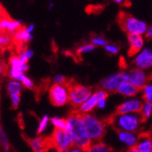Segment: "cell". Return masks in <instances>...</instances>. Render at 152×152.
<instances>
[{"label":"cell","instance_id":"cell-22","mask_svg":"<svg viewBox=\"0 0 152 152\" xmlns=\"http://www.w3.org/2000/svg\"><path fill=\"white\" fill-rule=\"evenodd\" d=\"M151 110H152V103L151 102H146L143 107H142V109L140 113V117H141V120H142V123L146 122L147 119L149 118L150 114H151Z\"/></svg>","mask_w":152,"mask_h":152},{"label":"cell","instance_id":"cell-34","mask_svg":"<svg viewBox=\"0 0 152 152\" xmlns=\"http://www.w3.org/2000/svg\"><path fill=\"white\" fill-rule=\"evenodd\" d=\"M1 140H2V144H3V146H4L5 150L7 151L9 146H8V142H7V137H6L5 133H4V130H3L2 128H1Z\"/></svg>","mask_w":152,"mask_h":152},{"label":"cell","instance_id":"cell-39","mask_svg":"<svg viewBox=\"0 0 152 152\" xmlns=\"http://www.w3.org/2000/svg\"><path fill=\"white\" fill-rule=\"evenodd\" d=\"M127 152H140L139 149H137L135 146H133V147H130L129 149H128V151Z\"/></svg>","mask_w":152,"mask_h":152},{"label":"cell","instance_id":"cell-26","mask_svg":"<svg viewBox=\"0 0 152 152\" xmlns=\"http://www.w3.org/2000/svg\"><path fill=\"white\" fill-rule=\"evenodd\" d=\"M143 99H145L147 102L152 103V85L146 86L143 88Z\"/></svg>","mask_w":152,"mask_h":152},{"label":"cell","instance_id":"cell-8","mask_svg":"<svg viewBox=\"0 0 152 152\" xmlns=\"http://www.w3.org/2000/svg\"><path fill=\"white\" fill-rule=\"evenodd\" d=\"M125 81H129V75L124 72H120L118 74L108 77L107 78H105L100 83V86L101 88L106 89L109 92H117L118 88Z\"/></svg>","mask_w":152,"mask_h":152},{"label":"cell","instance_id":"cell-5","mask_svg":"<svg viewBox=\"0 0 152 152\" xmlns=\"http://www.w3.org/2000/svg\"><path fill=\"white\" fill-rule=\"evenodd\" d=\"M81 118L90 140L94 142L100 141L106 134V130H105L106 125L104 124V122L99 120L96 117L89 114L82 113Z\"/></svg>","mask_w":152,"mask_h":152},{"label":"cell","instance_id":"cell-41","mask_svg":"<svg viewBox=\"0 0 152 152\" xmlns=\"http://www.w3.org/2000/svg\"><path fill=\"white\" fill-rule=\"evenodd\" d=\"M115 2H117V3H118V4H120V3H122L123 2V0H114Z\"/></svg>","mask_w":152,"mask_h":152},{"label":"cell","instance_id":"cell-9","mask_svg":"<svg viewBox=\"0 0 152 152\" xmlns=\"http://www.w3.org/2000/svg\"><path fill=\"white\" fill-rule=\"evenodd\" d=\"M23 25L18 20H14L7 11H5L3 6H1V21H0V27L1 32H9L11 34L16 33Z\"/></svg>","mask_w":152,"mask_h":152},{"label":"cell","instance_id":"cell-20","mask_svg":"<svg viewBox=\"0 0 152 152\" xmlns=\"http://www.w3.org/2000/svg\"><path fill=\"white\" fill-rule=\"evenodd\" d=\"M88 152H116L112 148L108 147L103 142L96 141L92 144Z\"/></svg>","mask_w":152,"mask_h":152},{"label":"cell","instance_id":"cell-11","mask_svg":"<svg viewBox=\"0 0 152 152\" xmlns=\"http://www.w3.org/2000/svg\"><path fill=\"white\" fill-rule=\"evenodd\" d=\"M9 65L11 66L9 75L12 78H16V79H19V77L23 75V71L26 70L28 68L27 64L22 61L19 55H17L15 53L9 58Z\"/></svg>","mask_w":152,"mask_h":152},{"label":"cell","instance_id":"cell-3","mask_svg":"<svg viewBox=\"0 0 152 152\" xmlns=\"http://www.w3.org/2000/svg\"><path fill=\"white\" fill-rule=\"evenodd\" d=\"M117 22L121 28L128 35H142L147 31V25L135 18L129 13L120 11L117 16Z\"/></svg>","mask_w":152,"mask_h":152},{"label":"cell","instance_id":"cell-31","mask_svg":"<svg viewBox=\"0 0 152 152\" xmlns=\"http://www.w3.org/2000/svg\"><path fill=\"white\" fill-rule=\"evenodd\" d=\"M11 99H12V107L14 109L18 108L19 101H20V94H14L11 95Z\"/></svg>","mask_w":152,"mask_h":152},{"label":"cell","instance_id":"cell-15","mask_svg":"<svg viewBox=\"0 0 152 152\" xmlns=\"http://www.w3.org/2000/svg\"><path fill=\"white\" fill-rule=\"evenodd\" d=\"M135 147L140 152H152V139L150 132H141L139 134Z\"/></svg>","mask_w":152,"mask_h":152},{"label":"cell","instance_id":"cell-37","mask_svg":"<svg viewBox=\"0 0 152 152\" xmlns=\"http://www.w3.org/2000/svg\"><path fill=\"white\" fill-rule=\"evenodd\" d=\"M119 66L121 68H127V63L125 61V58H124L123 57H121L119 58Z\"/></svg>","mask_w":152,"mask_h":152},{"label":"cell","instance_id":"cell-36","mask_svg":"<svg viewBox=\"0 0 152 152\" xmlns=\"http://www.w3.org/2000/svg\"><path fill=\"white\" fill-rule=\"evenodd\" d=\"M146 39L147 40H152V26L146 32Z\"/></svg>","mask_w":152,"mask_h":152},{"label":"cell","instance_id":"cell-16","mask_svg":"<svg viewBox=\"0 0 152 152\" xmlns=\"http://www.w3.org/2000/svg\"><path fill=\"white\" fill-rule=\"evenodd\" d=\"M128 40L130 47L128 51L129 58L134 57L140 51L143 47V38L140 35H128Z\"/></svg>","mask_w":152,"mask_h":152},{"label":"cell","instance_id":"cell-17","mask_svg":"<svg viewBox=\"0 0 152 152\" xmlns=\"http://www.w3.org/2000/svg\"><path fill=\"white\" fill-rule=\"evenodd\" d=\"M135 65L140 68H148L152 66V52L146 48L144 49L134 61Z\"/></svg>","mask_w":152,"mask_h":152},{"label":"cell","instance_id":"cell-27","mask_svg":"<svg viewBox=\"0 0 152 152\" xmlns=\"http://www.w3.org/2000/svg\"><path fill=\"white\" fill-rule=\"evenodd\" d=\"M104 9V6L100 5H89L86 7V12L88 14H99Z\"/></svg>","mask_w":152,"mask_h":152},{"label":"cell","instance_id":"cell-4","mask_svg":"<svg viewBox=\"0 0 152 152\" xmlns=\"http://www.w3.org/2000/svg\"><path fill=\"white\" fill-rule=\"evenodd\" d=\"M69 94V102L75 107L78 108L91 96V88L82 86L74 79H67L65 84Z\"/></svg>","mask_w":152,"mask_h":152},{"label":"cell","instance_id":"cell-6","mask_svg":"<svg viewBox=\"0 0 152 152\" xmlns=\"http://www.w3.org/2000/svg\"><path fill=\"white\" fill-rule=\"evenodd\" d=\"M50 137L54 145V148H56L58 152H67L74 147L72 137L66 129L56 128Z\"/></svg>","mask_w":152,"mask_h":152},{"label":"cell","instance_id":"cell-18","mask_svg":"<svg viewBox=\"0 0 152 152\" xmlns=\"http://www.w3.org/2000/svg\"><path fill=\"white\" fill-rule=\"evenodd\" d=\"M140 90H142V89L140 88H137L134 84H132L130 81H125L118 88L117 92L119 93V94H122L124 96H136L137 93L139 91H140Z\"/></svg>","mask_w":152,"mask_h":152},{"label":"cell","instance_id":"cell-25","mask_svg":"<svg viewBox=\"0 0 152 152\" xmlns=\"http://www.w3.org/2000/svg\"><path fill=\"white\" fill-rule=\"evenodd\" d=\"M51 122L53 123V125L56 128L61 129H66L67 119H66V118H52Z\"/></svg>","mask_w":152,"mask_h":152},{"label":"cell","instance_id":"cell-21","mask_svg":"<svg viewBox=\"0 0 152 152\" xmlns=\"http://www.w3.org/2000/svg\"><path fill=\"white\" fill-rule=\"evenodd\" d=\"M96 48V46L93 45V44H86V45H83L81 47H79L77 51H76V55L74 56V58H77V60L80 61L81 59V55L84 54V53H87V52H89V51H92Z\"/></svg>","mask_w":152,"mask_h":152},{"label":"cell","instance_id":"cell-30","mask_svg":"<svg viewBox=\"0 0 152 152\" xmlns=\"http://www.w3.org/2000/svg\"><path fill=\"white\" fill-rule=\"evenodd\" d=\"M48 116H45L42 120L40 121V124H39V128H38V130H37V133H41L45 130V129L47 128L48 126Z\"/></svg>","mask_w":152,"mask_h":152},{"label":"cell","instance_id":"cell-14","mask_svg":"<svg viewBox=\"0 0 152 152\" xmlns=\"http://www.w3.org/2000/svg\"><path fill=\"white\" fill-rule=\"evenodd\" d=\"M142 107H143L142 104L139 100H135V99L129 100L119 105L116 108L114 115H125L127 113H131V112H135V113L137 112L140 114L142 109Z\"/></svg>","mask_w":152,"mask_h":152},{"label":"cell","instance_id":"cell-40","mask_svg":"<svg viewBox=\"0 0 152 152\" xmlns=\"http://www.w3.org/2000/svg\"><path fill=\"white\" fill-rule=\"evenodd\" d=\"M105 100H106V99H101V100L99 102V104H98L99 107L102 108V107H105V103H106V101H105Z\"/></svg>","mask_w":152,"mask_h":152},{"label":"cell","instance_id":"cell-35","mask_svg":"<svg viewBox=\"0 0 152 152\" xmlns=\"http://www.w3.org/2000/svg\"><path fill=\"white\" fill-rule=\"evenodd\" d=\"M8 72V66L7 64H5L3 61L1 62V74L4 76H7Z\"/></svg>","mask_w":152,"mask_h":152},{"label":"cell","instance_id":"cell-33","mask_svg":"<svg viewBox=\"0 0 152 152\" xmlns=\"http://www.w3.org/2000/svg\"><path fill=\"white\" fill-rule=\"evenodd\" d=\"M66 81H67L66 77H65L64 76H61V75L56 76L54 77V82L56 83V84H63V85H65L66 83Z\"/></svg>","mask_w":152,"mask_h":152},{"label":"cell","instance_id":"cell-32","mask_svg":"<svg viewBox=\"0 0 152 152\" xmlns=\"http://www.w3.org/2000/svg\"><path fill=\"white\" fill-rule=\"evenodd\" d=\"M105 49H106L107 52H108V53H110V54H112V55L117 54V53L118 52V50H119V48H118V47L114 46V45H107L106 48H105Z\"/></svg>","mask_w":152,"mask_h":152},{"label":"cell","instance_id":"cell-12","mask_svg":"<svg viewBox=\"0 0 152 152\" xmlns=\"http://www.w3.org/2000/svg\"><path fill=\"white\" fill-rule=\"evenodd\" d=\"M129 81L132 83V84H134L137 88L143 89L146 87L147 83L148 81L152 80V73L147 75L141 69L137 68V69L130 70V72L129 74Z\"/></svg>","mask_w":152,"mask_h":152},{"label":"cell","instance_id":"cell-24","mask_svg":"<svg viewBox=\"0 0 152 152\" xmlns=\"http://www.w3.org/2000/svg\"><path fill=\"white\" fill-rule=\"evenodd\" d=\"M49 84H50V79L47 78V79H43L42 81L40 82V84L37 86V91H36V96L37 98L38 95H43V93L45 91H47V89L49 87Z\"/></svg>","mask_w":152,"mask_h":152},{"label":"cell","instance_id":"cell-2","mask_svg":"<svg viewBox=\"0 0 152 152\" xmlns=\"http://www.w3.org/2000/svg\"><path fill=\"white\" fill-rule=\"evenodd\" d=\"M105 125L111 126L116 131L132 132L137 129L140 124L142 123L140 115L125 114V115H110L103 119Z\"/></svg>","mask_w":152,"mask_h":152},{"label":"cell","instance_id":"cell-42","mask_svg":"<svg viewBox=\"0 0 152 152\" xmlns=\"http://www.w3.org/2000/svg\"><path fill=\"white\" fill-rule=\"evenodd\" d=\"M48 150H41V151H38V152H48Z\"/></svg>","mask_w":152,"mask_h":152},{"label":"cell","instance_id":"cell-1","mask_svg":"<svg viewBox=\"0 0 152 152\" xmlns=\"http://www.w3.org/2000/svg\"><path fill=\"white\" fill-rule=\"evenodd\" d=\"M81 115L82 112H80L77 109L71 110L66 118L67 123L66 130L71 135L74 147L84 150L85 152H88L93 143L87 133V130L82 121Z\"/></svg>","mask_w":152,"mask_h":152},{"label":"cell","instance_id":"cell-28","mask_svg":"<svg viewBox=\"0 0 152 152\" xmlns=\"http://www.w3.org/2000/svg\"><path fill=\"white\" fill-rule=\"evenodd\" d=\"M91 42L95 46H105L107 43L103 37H93L91 38Z\"/></svg>","mask_w":152,"mask_h":152},{"label":"cell","instance_id":"cell-23","mask_svg":"<svg viewBox=\"0 0 152 152\" xmlns=\"http://www.w3.org/2000/svg\"><path fill=\"white\" fill-rule=\"evenodd\" d=\"M21 85L16 81H10L7 85V92L11 95L14 94H20Z\"/></svg>","mask_w":152,"mask_h":152},{"label":"cell","instance_id":"cell-38","mask_svg":"<svg viewBox=\"0 0 152 152\" xmlns=\"http://www.w3.org/2000/svg\"><path fill=\"white\" fill-rule=\"evenodd\" d=\"M67 152H85V151H84V150H82V149H80V148H78L73 147V148H71L69 150H68Z\"/></svg>","mask_w":152,"mask_h":152},{"label":"cell","instance_id":"cell-10","mask_svg":"<svg viewBox=\"0 0 152 152\" xmlns=\"http://www.w3.org/2000/svg\"><path fill=\"white\" fill-rule=\"evenodd\" d=\"M23 137L35 152H38L41 150H49L51 148H54V145L50 137H35V139H30V137H25L24 135Z\"/></svg>","mask_w":152,"mask_h":152},{"label":"cell","instance_id":"cell-29","mask_svg":"<svg viewBox=\"0 0 152 152\" xmlns=\"http://www.w3.org/2000/svg\"><path fill=\"white\" fill-rule=\"evenodd\" d=\"M19 80H21L22 81V83H23V85L26 87V88H30V89H32L33 88V87H34V85H33V82L31 81V79H29L28 77H26L24 74L19 77Z\"/></svg>","mask_w":152,"mask_h":152},{"label":"cell","instance_id":"cell-7","mask_svg":"<svg viewBox=\"0 0 152 152\" xmlns=\"http://www.w3.org/2000/svg\"><path fill=\"white\" fill-rule=\"evenodd\" d=\"M48 93L50 103L56 107L66 105L69 99L68 90L63 84H54L50 87Z\"/></svg>","mask_w":152,"mask_h":152},{"label":"cell","instance_id":"cell-13","mask_svg":"<svg viewBox=\"0 0 152 152\" xmlns=\"http://www.w3.org/2000/svg\"><path fill=\"white\" fill-rule=\"evenodd\" d=\"M107 96H108V93L105 90L96 91L93 96H91L90 98L79 107V111L82 113L91 111V110L99 104V102L101 99H106Z\"/></svg>","mask_w":152,"mask_h":152},{"label":"cell","instance_id":"cell-19","mask_svg":"<svg viewBox=\"0 0 152 152\" xmlns=\"http://www.w3.org/2000/svg\"><path fill=\"white\" fill-rule=\"evenodd\" d=\"M117 132L118 134L120 140L125 142L128 146L133 147L137 143V137H135L134 135L130 134L129 132H126V131H117Z\"/></svg>","mask_w":152,"mask_h":152}]
</instances>
